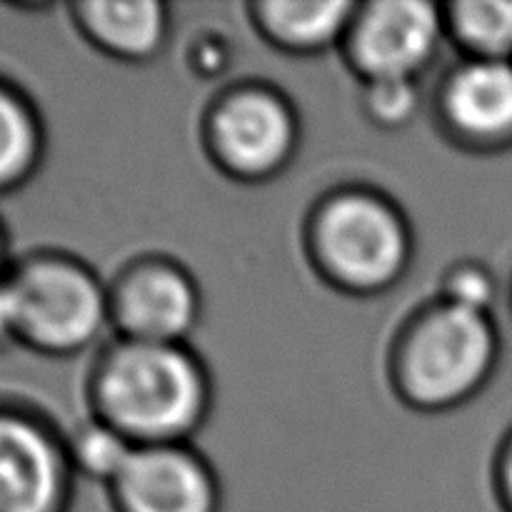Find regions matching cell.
<instances>
[{
	"label": "cell",
	"instance_id": "obj_6",
	"mask_svg": "<svg viewBox=\"0 0 512 512\" xmlns=\"http://www.w3.org/2000/svg\"><path fill=\"white\" fill-rule=\"evenodd\" d=\"M208 143L230 175L265 180L280 173L298 148V120L288 100L263 88L230 93L208 120Z\"/></svg>",
	"mask_w": 512,
	"mask_h": 512
},
{
	"label": "cell",
	"instance_id": "obj_10",
	"mask_svg": "<svg viewBox=\"0 0 512 512\" xmlns=\"http://www.w3.org/2000/svg\"><path fill=\"white\" fill-rule=\"evenodd\" d=\"M440 115L468 145L512 140V60H465L443 85Z\"/></svg>",
	"mask_w": 512,
	"mask_h": 512
},
{
	"label": "cell",
	"instance_id": "obj_11",
	"mask_svg": "<svg viewBox=\"0 0 512 512\" xmlns=\"http://www.w3.org/2000/svg\"><path fill=\"white\" fill-rule=\"evenodd\" d=\"M75 23L95 48L125 63L155 58L170 28L158 0H88L75 5Z\"/></svg>",
	"mask_w": 512,
	"mask_h": 512
},
{
	"label": "cell",
	"instance_id": "obj_12",
	"mask_svg": "<svg viewBox=\"0 0 512 512\" xmlns=\"http://www.w3.org/2000/svg\"><path fill=\"white\" fill-rule=\"evenodd\" d=\"M358 5L345 0H265L253 5L255 28L285 53L313 55L345 43Z\"/></svg>",
	"mask_w": 512,
	"mask_h": 512
},
{
	"label": "cell",
	"instance_id": "obj_17",
	"mask_svg": "<svg viewBox=\"0 0 512 512\" xmlns=\"http://www.w3.org/2000/svg\"><path fill=\"white\" fill-rule=\"evenodd\" d=\"M445 303L490 315L495 305V280L478 265H460L445 280Z\"/></svg>",
	"mask_w": 512,
	"mask_h": 512
},
{
	"label": "cell",
	"instance_id": "obj_13",
	"mask_svg": "<svg viewBox=\"0 0 512 512\" xmlns=\"http://www.w3.org/2000/svg\"><path fill=\"white\" fill-rule=\"evenodd\" d=\"M445 28L468 60H512V0H463L445 8Z\"/></svg>",
	"mask_w": 512,
	"mask_h": 512
},
{
	"label": "cell",
	"instance_id": "obj_18",
	"mask_svg": "<svg viewBox=\"0 0 512 512\" xmlns=\"http://www.w3.org/2000/svg\"><path fill=\"white\" fill-rule=\"evenodd\" d=\"M3 340H15L13 335V303H10L8 285H5V275L0 278V343Z\"/></svg>",
	"mask_w": 512,
	"mask_h": 512
},
{
	"label": "cell",
	"instance_id": "obj_16",
	"mask_svg": "<svg viewBox=\"0 0 512 512\" xmlns=\"http://www.w3.org/2000/svg\"><path fill=\"white\" fill-rule=\"evenodd\" d=\"M420 108L418 80H375L365 90V110L383 128L410 123Z\"/></svg>",
	"mask_w": 512,
	"mask_h": 512
},
{
	"label": "cell",
	"instance_id": "obj_2",
	"mask_svg": "<svg viewBox=\"0 0 512 512\" xmlns=\"http://www.w3.org/2000/svg\"><path fill=\"white\" fill-rule=\"evenodd\" d=\"M498 360L490 315L440 303L408 328L398 353V385L408 403L445 410L473 398Z\"/></svg>",
	"mask_w": 512,
	"mask_h": 512
},
{
	"label": "cell",
	"instance_id": "obj_20",
	"mask_svg": "<svg viewBox=\"0 0 512 512\" xmlns=\"http://www.w3.org/2000/svg\"><path fill=\"white\" fill-rule=\"evenodd\" d=\"M0 278H3V238H0Z\"/></svg>",
	"mask_w": 512,
	"mask_h": 512
},
{
	"label": "cell",
	"instance_id": "obj_5",
	"mask_svg": "<svg viewBox=\"0 0 512 512\" xmlns=\"http://www.w3.org/2000/svg\"><path fill=\"white\" fill-rule=\"evenodd\" d=\"M448 33L445 10L423 0H375L358 5L345 48L365 83L418 80Z\"/></svg>",
	"mask_w": 512,
	"mask_h": 512
},
{
	"label": "cell",
	"instance_id": "obj_15",
	"mask_svg": "<svg viewBox=\"0 0 512 512\" xmlns=\"http://www.w3.org/2000/svg\"><path fill=\"white\" fill-rule=\"evenodd\" d=\"M65 450H68L70 465L78 473L88 475L90 480H100L110 488L128 463L135 445L100 420H93L80 428L73 440H68Z\"/></svg>",
	"mask_w": 512,
	"mask_h": 512
},
{
	"label": "cell",
	"instance_id": "obj_3",
	"mask_svg": "<svg viewBox=\"0 0 512 512\" xmlns=\"http://www.w3.org/2000/svg\"><path fill=\"white\" fill-rule=\"evenodd\" d=\"M13 335L45 355L88 348L110 320V293L78 260L33 255L5 275Z\"/></svg>",
	"mask_w": 512,
	"mask_h": 512
},
{
	"label": "cell",
	"instance_id": "obj_9",
	"mask_svg": "<svg viewBox=\"0 0 512 512\" xmlns=\"http://www.w3.org/2000/svg\"><path fill=\"white\" fill-rule=\"evenodd\" d=\"M70 460L38 420L0 410V512H65Z\"/></svg>",
	"mask_w": 512,
	"mask_h": 512
},
{
	"label": "cell",
	"instance_id": "obj_19",
	"mask_svg": "<svg viewBox=\"0 0 512 512\" xmlns=\"http://www.w3.org/2000/svg\"><path fill=\"white\" fill-rule=\"evenodd\" d=\"M500 488H503V500L508 505V512H512V440L505 448L503 465H500Z\"/></svg>",
	"mask_w": 512,
	"mask_h": 512
},
{
	"label": "cell",
	"instance_id": "obj_4",
	"mask_svg": "<svg viewBox=\"0 0 512 512\" xmlns=\"http://www.w3.org/2000/svg\"><path fill=\"white\" fill-rule=\"evenodd\" d=\"M328 280L350 293H380L405 273L410 233L403 215L373 193L333 195L318 210L310 233Z\"/></svg>",
	"mask_w": 512,
	"mask_h": 512
},
{
	"label": "cell",
	"instance_id": "obj_14",
	"mask_svg": "<svg viewBox=\"0 0 512 512\" xmlns=\"http://www.w3.org/2000/svg\"><path fill=\"white\" fill-rule=\"evenodd\" d=\"M43 150V133L23 95L0 83V193L33 173Z\"/></svg>",
	"mask_w": 512,
	"mask_h": 512
},
{
	"label": "cell",
	"instance_id": "obj_1",
	"mask_svg": "<svg viewBox=\"0 0 512 512\" xmlns=\"http://www.w3.org/2000/svg\"><path fill=\"white\" fill-rule=\"evenodd\" d=\"M93 400L100 423L135 448L183 445L208 415L210 385L183 345L120 338L95 370Z\"/></svg>",
	"mask_w": 512,
	"mask_h": 512
},
{
	"label": "cell",
	"instance_id": "obj_8",
	"mask_svg": "<svg viewBox=\"0 0 512 512\" xmlns=\"http://www.w3.org/2000/svg\"><path fill=\"white\" fill-rule=\"evenodd\" d=\"M115 512H218L220 490L200 455L185 445H145L110 485Z\"/></svg>",
	"mask_w": 512,
	"mask_h": 512
},
{
	"label": "cell",
	"instance_id": "obj_7",
	"mask_svg": "<svg viewBox=\"0 0 512 512\" xmlns=\"http://www.w3.org/2000/svg\"><path fill=\"white\" fill-rule=\"evenodd\" d=\"M200 315V295L188 273L148 260L118 280L110 293V320L123 340L183 345Z\"/></svg>",
	"mask_w": 512,
	"mask_h": 512
}]
</instances>
